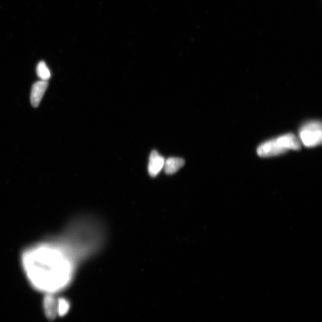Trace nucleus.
Wrapping results in <instances>:
<instances>
[{
    "label": "nucleus",
    "instance_id": "f257e3e1",
    "mask_svg": "<svg viewBox=\"0 0 322 322\" xmlns=\"http://www.w3.org/2000/svg\"><path fill=\"white\" fill-rule=\"evenodd\" d=\"M21 263L32 286L48 294H54L68 287L78 264L57 238L25 249Z\"/></svg>",
    "mask_w": 322,
    "mask_h": 322
},
{
    "label": "nucleus",
    "instance_id": "f03ea898",
    "mask_svg": "<svg viewBox=\"0 0 322 322\" xmlns=\"http://www.w3.org/2000/svg\"><path fill=\"white\" fill-rule=\"evenodd\" d=\"M57 238L79 264L101 247L104 232L99 223L82 218L73 221Z\"/></svg>",
    "mask_w": 322,
    "mask_h": 322
},
{
    "label": "nucleus",
    "instance_id": "7ed1b4c3",
    "mask_svg": "<svg viewBox=\"0 0 322 322\" xmlns=\"http://www.w3.org/2000/svg\"><path fill=\"white\" fill-rule=\"evenodd\" d=\"M301 144L296 135L288 133L263 143L257 149V154L262 158L275 157L288 151L300 150Z\"/></svg>",
    "mask_w": 322,
    "mask_h": 322
},
{
    "label": "nucleus",
    "instance_id": "20e7f679",
    "mask_svg": "<svg viewBox=\"0 0 322 322\" xmlns=\"http://www.w3.org/2000/svg\"><path fill=\"white\" fill-rule=\"evenodd\" d=\"M299 140L305 147L314 148L319 146L322 142L321 123L320 121L308 122L299 131Z\"/></svg>",
    "mask_w": 322,
    "mask_h": 322
},
{
    "label": "nucleus",
    "instance_id": "39448f33",
    "mask_svg": "<svg viewBox=\"0 0 322 322\" xmlns=\"http://www.w3.org/2000/svg\"><path fill=\"white\" fill-rule=\"evenodd\" d=\"M49 85L48 81H39L32 85L31 93V104L33 107L37 108Z\"/></svg>",
    "mask_w": 322,
    "mask_h": 322
},
{
    "label": "nucleus",
    "instance_id": "423d86ee",
    "mask_svg": "<svg viewBox=\"0 0 322 322\" xmlns=\"http://www.w3.org/2000/svg\"><path fill=\"white\" fill-rule=\"evenodd\" d=\"M165 159L157 151L151 152L148 165V171L152 177H156L164 168Z\"/></svg>",
    "mask_w": 322,
    "mask_h": 322
},
{
    "label": "nucleus",
    "instance_id": "0eeeda50",
    "mask_svg": "<svg viewBox=\"0 0 322 322\" xmlns=\"http://www.w3.org/2000/svg\"><path fill=\"white\" fill-rule=\"evenodd\" d=\"M185 164L183 159L180 158H170L165 160L164 170L167 174H173L177 172Z\"/></svg>",
    "mask_w": 322,
    "mask_h": 322
},
{
    "label": "nucleus",
    "instance_id": "6e6552de",
    "mask_svg": "<svg viewBox=\"0 0 322 322\" xmlns=\"http://www.w3.org/2000/svg\"><path fill=\"white\" fill-rule=\"evenodd\" d=\"M44 305L46 315L50 318L55 317L58 314V299L53 294H48L45 298Z\"/></svg>",
    "mask_w": 322,
    "mask_h": 322
},
{
    "label": "nucleus",
    "instance_id": "1a4fd4ad",
    "mask_svg": "<svg viewBox=\"0 0 322 322\" xmlns=\"http://www.w3.org/2000/svg\"><path fill=\"white\" fill-rule=\"evenodd\" d=\"M36 73L42 81H48L51 77V72L44 62H40L36 67Z\"/></svg>",
    "mask_w": 322,
    "mask_h": 322
},
{
    "label": "nucleus",
    "instance_id": "9d476101",
    "mask_svg": "<svg viewBox=\"0 0 322 322\" xmlns=\"http://www.w3.org/2000/svg\"><path fill=\"white\" fill-rule=\"evenodd\" d=\"M69 304L67 301L64 298L58 299V314L63 316L65 315L69 310Z\"/></svg>",
    "mask_w": 322,
    "mask_h": 322
}]
</instances>
